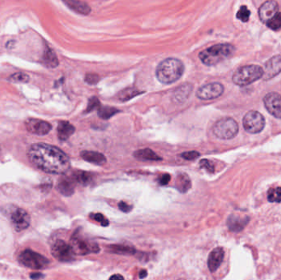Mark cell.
Segmentation results:
<instances>
[{
  "label": "cell",
  "mask_w": 281,
  "mask_h": 280,
  "mask_svg": "<svg viewBox=\"0 0 281 280\" xmlns=\"http://www.w3.org/2000/svg\"><path fill=\"white\" fill-rule=\"evenodd\" d=\"M27 155L33 165L48 174H65L71 167L68 156L58 147L51 145H33Z\"/></svg>",
  "instance_id": "cell-1"
},
{
  "label": "cell",
  "mask_w": 281,
  "mask_h": 280,
  "mask_svg": "<svg viewBox=\"0 0 281 280\" xmlns=\"http://www.w3.org/2000/svg\"><path fill=\"white\" fill-rule=\"evenodd\" d=\"M184 72V65L180 59L169 58L159 64L155 76L163 84H172L179 80Z\"/></svg>",
  "instance_id": "cell-2"
},
{
  "label": "cell",
  "mask_w": 281,
  "mask_h": 280,
  "mask_svg": "<svg viewBox=\"0 0 281 280\" xmlns=\"http://www.w3.org/2000/svg\"><path fill=\"white\" fill-rule=\"evenodd\" d=\"M235 49L231 44H218L199 53V59L206 66H214L233 55Z\"/></svg>",
  "instance_id": "cell-3"
},
{
  "label": "cell",
  "mask_w": 281,
  "mask_h": 280,
  "mask_svg": "<svg viewBox=\"0 0 281 280\" xmlns=\"http://www.w3.org/2000/svg\"><path fill=\"white\" fill-rule=\"evenodd\" d=\"M263 68L258 65H247L239 67L233 76V82L240 86L250 85L263 78Z\"/></svg>",
  "instance_id": "cell-4"
},
{
  "label": "cell",
  "mask_w": 281,
  "mask_h": 280,
  "mask_svg": "<svg viewBox=\"0 0 281 280\" xmlns=\"http://www.w3.org/2000/svg\"><path fill=\"white\" fill-rule=\"evenodd\" d=\"M212 132L217 138L230 140L237 136L238 124L232 117H224L215 123Z\"/></svg>",
  "instance_id": "cell-5"
},
{
  "label": "cell",
  "mask_w": 281,
  "mask_h": 280,
  "mask_svg": "<svg viewBox=\"0 0 281 280\" xmlns=\"http://www.w3.org/2000/svg\"><path fill=\"white\" fill-rule=\"evenodd\" d=\"M18 261L24 266L33 270H43L50 264V262L46 257L29 249H27L20 253Z\"/></svg>",
  "instance_id": "cell-6"
},
{
  "label": "cell",
  "mask_w": 281,
  "mask_h": 280,
  "mask_svg": "<svg viewBox=\"0 0 281 280\" xmlns=\"http://www.w3.org/2000/svg\"><path fill=\"white\" fill-rule=\"evenodd\" d=\"M243 125L247 132L251 134L259 133L265 128V117L261 113L251 110L244 116Z\"/></svg>",
  "instance_id": "cell-7"
},
{
  "label": "cell",
  "mask_w": 281,
  "mask_h": 280,
  "mask_svg": "<svg viewBox=\"0 0 281 280\" xmlns=\"http://www.w3.org/2000/svg\"><path fill=\"white\" fill-rule=\"evenodd\" d=\"M72 251L77 255H86L91 252H98L99 247L97 243H91L79 235L74 234L71 239Z\"/></svg>",
  "instance_id": "cell-8"
},
{
  "label": "cell",
  "mask_w": 281,
  "mask_h": 280,
  "mask_svg": "<svg viewBox=\"0 0 281 280\" xmlns=\"http://www.w3.org/2000/svg\"><path fill=\"white\" fill-rule=\"evenodd\" d=\"M51 253L59 262H71L74 259V252L72 247L65 241L57 240L51 247Z\"/></svg>",
  "instance_id": "cell-9"
},
{
  "label": "cell",
  "mask_w": 281,
  "mask_h": 280,
  "mask_svg": "<svg viewBox=\"0 0 281 280\" xmlns=\"http://www.w3.org/2000/svg\"><path fill=\"white\" fill-rule=\"evenodd\" d=\"M224 92L222 84L218 82L209 83L201 86L197 91V97L203 100L216 99Z\"/></svg>",
  "instance_id": "cell-10"
},
{
  "label": "cell",
  "mask_w": 281,
  "mask_h": 280,
  "mask_svg": "<svg viewBox=\"0 0 281 280\" xmlns=\"http://www.w3.org/2000/svg\"><path fill=\"white\" fill-rule=\"evenodd\" d=\"M11 222L14 230L21 232L27 230L31 224V217L27 211L22 208H17L11 214Z\"/></svg>",
  "instance_id": "cell-11"
},
{
  "label": "cell",
  "mask_w": 281,
  "mask_h": 280,
  "mask_svg": "<svg viewBox=\"0 0 281 280\" xmlns=\"http://www.w3.org/2000/svg\"><path fill=\"white\" fill-rule=\"evenodd\" d=\"M264 105L270 115L281 118V96L276 92L268 93L263 99Z\"/></svg>",
  "instance_id": "cell-12"
},
{
  "label": "cell",
  "mask_w": 281,
  "mask_h": 280,
  "mask_svg": "<svg viewBox=\"0 0 281 280\" xmlns=\"http://www.w3.org/2000/svg\"><path fill=\"white\" fill-rule=\"evenodd\" d=\"M263 68V80L268 81L276 77L281 72V55H276L269 59Z\"/></svg>",
  "instance_id": "cell-13"
},
{
  "label": "cell",
  "mask_w": 281,
  "mask_h": 280,
  "mask_svg": "<svg viewBox=\"0 0 281 280\" xmlns=\"http://www.w3.org/2000/svg\"><path fill=\"white\" fill-rule=\"evenodd\" d=\"M25 124H26L27 131L38 136H45L46 134H48L52 129L50 123H49L46 121L35 119V118H30L26 121Z\"/></svg>",
  "instance_id": "cell-14"
},
{
  "label": "cell",
  "mask_w": 281,
  "mask_h": 280,
  "mask_svg": "<svg viewBox=\"0 0 281 280\" xmlns=\"http://www.w3.org/2000/svg\"><path fill=\"white\" fill-rule=\"evenodd\" d=\"M278 10L279 5L276 1H265L259 8L260 20L266 24V22L278 13Z\"/></svg>",
  "instance_id": "cell-15"
},
{
  "label": "cell",
  "mask_w": 281,
  "mask_h": 280,
  "mask_svg": "<svg viewBox=\"0 0 281 280\" xmlns=\"http://www.w3.org/2000/svg\"><path fill=\"white\" fill-rule=\"evenodd\" d=\"M224 257H225V251L222 247L215 248L210 253L209 257H208V268L211 272H215L219 269L220 264H222Z\"/></svg>",
  "instance_id": "cell-16"
},
{
  "label": "cell",
  "mask_w": 281,
  "mask_h": 280,
  "mask_svg": "<svg viewBox=\"0 0 281 280\" xmlns=\"http://www.w3.org/2000/svg\"><path fill=\"white\" fill-rule=\"evenodd\" d=\"M75 182L76 181L72 178L62 177L57 184V189L61 193L62 195L70 197L74 193Z\"/></svg>",
  "instance_id": "cell-17"
},
{
  "label": "cell",
  "mask_w": 281,
  "mask_h": 280,
  "mask_svg": "<svg viewBox=\"0 0 281 280\" xmlns=\"http://www.w3.org/2000/svg\"><path fill=\"white\" fill-rule=\"evenodd\" d=\"M248 217L236 216L232 214L231 217H229L227 221L229 230L232 232H240L244 230L247 224H248Z\"/></svg>",
  "instance_id": "cell-18"
},
{
  "label": "cell",
  "mask_w": 281,
  "mask_h": 280,
  "mask_svg": "<svg viewBox=\"0 0 281 280\" xmlns=\"http://www.w3.org/2000/svg\"><path fill=\"white\" fill-rule=\"evenodd\" d=\"M66 5L76 13L83 15H89L91 13V8L87 3L80 0H63Z\"/></svg>",
  "instance_id": "cell-19"
},
{
  "label": "cell",
  "mask_w": 281,
  "mask_h": 280,
  "mask_svg": "<svg viewBox=\"0 0 281 280\" xmlns=\"http://www.w3.org/2000/svg\"><path fill=\"white\" fill-rule=\"evenodd\" d=\"M81 156L83 160H86L89 163L95 164L97 165H102L106 163V158L101 153L97 151H83L81 152Z\"/></svg>",
  "instance_id": "cell-20"
},
{
  "label": "cell",
  "mask_w": 281,
  "mask_h": 280,
  "mask_svg": "<svg viewBox=\"0 0 281 280\" xmlns=\"http://www.w3.org/2000/svg\"><path fill=\"white\" fill-rule=\"evenodd\" d=\"M58 136L61 141H66L72 136V134L75 132V128L67 121H61L59 122L58 128Z\"/></svg>",
  "instance_id": "cell-21"
},
{
  "label": "cell",
  "mask_w": 281,
  "mask_h": 280,
  "mask_svg": "<svg viewBox=\"0 0 281 280\" xmlns=\"http://www.w3.org/2000/svg\"><path fill=\"white\" fill-rule=\"evenodd\" d=\"M134 157L137 158V160L142 161H159L162 160L157 154H155L152 149H138L133 153Z\"/></svg>",
  "instance_id": "cell-22"
},
{
  "label": "cell",
  "mask_w": 281,
  "mask_h": 280,
  "mask_svg": "<svg viewBox=\"0 0 281 280\" xmlns=\"http://www.w3.org/2000/svg\"><path fill=\"white\" fill-rule=\"evenodd\" d=\"M192 91H193V85L188 83L183 84L174 91V99L179 103L184 102L188 98V96H190Z\"/></svg>",
  "instance_id": "cell-23"
},
{
  "label": "cell",
  "mask_w": 281,
  "mask_h": 280,
  "mask_svg": "<svg viewBox=\"0 0 281 280\" xmlns=\"http://www.w3.org/2000/svg\"><path fill=\"white\" fill-rule=\"evenodd\" d=\"M175 187L178 191L182 193H186L188 192L192 187V181L190 178L186 174H180L177 176L175 181Z\"/></svg>",
  "instance_id": "cell-24"
},
{
  "label": "cell",
  "mask_w": 281,
  "mask_h": 280,
  "mask_svg": "<svg viewBox=\"0 0 281 280\" xmlns=\"http://www.w3.org/2000/svg\"><path fill=\"white\" fill-rule=\"evenodd\" d=\"M42 61L46 67H51V68L56 67L59 64V59L57 58L56 54L54 51L50 48L46 49L44 52Z\"/></svg>",
  "instance_id": "cell-25"
},
{
  "label": "cell",
  "mask_w": 281,
  "mask_h": 280,
  "mask_svg": "<svg viewBox=\"0 0 281 280\" xmlns=\"http://www.w3.org/2000/svg\"><path fill=\"white\" fill-rule=\"evenodd\" d=\"M76 182H78L83 186H87L92 181V175L85 171H75L72 176Z\"/></svg>",
  "instance_id": "cell-26"
},
{
  "label": "cell",
  "mask_w": 281,
  "mask_h": 280,
  "mask_svg": "<svg viewBox=\"0 0 281 280\" xmlns=\"http://www.w3.org/2000/svg\"><path fill=\"white\" fill-rule=\"evenodd\" d=\"M140 94H142L141 91H138L137 88L130 87V88L124 89L123 91H121L120 93L118 94V99L122 101H128Z\"/></svg>",
  "instance_id": "cell-27"
},
{
  "label": "cell",
  "mask_w": 281,
  "mask_h": 280,
  "mask_svg": "<svg viewBox=\"0 0 281 280\" xmlns=\"http://www.w3.org/2000/svg\"><path fill=\"white\" fill-rule=\"evenodd\" d=\"M119 110H117L116 108H113L110 106L99 107L98 109V115L102 119H109L112 117L114 115L118 114Z\"/></svg>",
  "instance_id": "cell-28"
},
{
  "label": "cell",
  "mask_w": 281,
  "mask_h": 280,
  "mask_svg": "<svg viewBox=\"0 0 281 280\" xmlns=\"http://www.w3.org/2000/svg\"><path fill=\"white\" fill-rule=\"evenodd\" d=\"M110 250L111 252L120 255H132L136 252V250L133 247L124 245L110 246Z\"/></svg>",
  "instance_id": "cell-29"
},
{
  "label": "cell",
  "mask_w": 281,
  "mask_h": 280,
  "mask_svg": "<svg viewBox=\"0 0 281 280\" xmlns=\"http://www.w3.org/2000/svg\"><path fill=\"white\" fill-rule=\"evenodd\" d=\"M267 27L273 31L281 29V13H277L272 18L266 22Z\"/></svg>",
  "instance_id": "cell-30"
},
{
  "label": "cell",
  "mask_w": 281,
  "mask_h": 280,
  "mask_svg": "<svg viewBox=\"0 0 281 280\" xmlns=\"http://www.w3.org/2000/svg\"><path fill=\"white\" fill-rule=\"evenodd\" d=\"M268 200L270 202H281V187L271 188L268 192Z\"/></svg>",
  "instance_id": "cell-31"
},
{
  "label": "cell",
  "mask_w": 281,
  "mask_h": 280,
  "mask_svg": "<svg viewBox=\"0 0 281 280\" xmlns=\"http://www.w3.org/2000/svg\"><path fill=\"white\" fill-rule=\"evenodd\" d=\"M10 81L17 83H27L30 81V77L24 72H17L12 76Z\"/></svg>",
  "instance_id": "cell-32"
},
{
  "label": "cell",
  "mask_w": 281,
  "mask_h": 280,
  "mask_svg": "<svg viewBox=\"0 0 281 280\" xmlns=\"http://www.w3.org/2000/svg\"><path fill=\"white\" fill-rule=\"evenodd\" d=\"M249 17H250V11L248 10V8H247V6H242L237 14V18L244 22H247L248 21Z\"/></svg>",
  "instance_id": "cell-33"
},
{
  "label": "cell",
  "mask_w": 281,
  "mask_h": 280,
  "mask_svg": "<svg viewBox=\"0 0 281 280\" xmlns=\"http://www.w3.org/2000/svg\"><path fill=\"white\" fill-rule=\"evenodd\" d=\"M99 107H100V104H99V99H97V97H92V98L89 99L88 105H87V108H86V112H91L94 110L99 109Z\"/></svg>",
  "instance_id": "cell-34"
},
{
  "label": "cell",
  "mask_w": 281,
  "mask_h": 280,
  "mask_svg": "<svg viewBox=\"0 0 281 280\" xmlns=\"http://www.w3.org/2000/svg\"><path fill=\"white\" fill-rule=\"evenodd\" d=\"M90 216H91V219H95L96 221L99 222V224H101L102 226H104V227H106V226H108L109 224H110L109 220H108L102 214H91Z\"/></svg>",
  "instance_id": "cell-35"
},
{
  "label": "cell",
  "mask_w": 281,
  "mask_h": 280,
  "mask_svg": "<svg viewBox=\"0 0 281 280\" xmlns=\"http://www.w3.org/2000/svg\"><path fill=\"white\" fill-rule=\"evenodd\" d=\"M200 167L202 168H205L206 171H208L209 173H213L215 171V166L212 163V161L208 160H201L199 164Z\"/></svg>",
  "instance_id": "cell-36"
},
{
  "label": "cell",
  "mask_w": 281,
  "mask_h": 280,
  "mask_svg": "<svg viewBox=\"0 0 281 280\" xmlns=\"http://www.w3.org/2000/svg\"><path fill=\"white\" fill-rule=\"evenodd\" d=\"M99 77L97 74H87L85 78V82L90 85H95L99 82Z\"/></svg>",
  "instance_id": "cell-37"
},
{
  "label": "cell",
  "mask_w": 281,
  "mask_h": 280,
  "mask_svg": "<svg viewBox=\"0 0 281 280\" xmlns=\"http://www.w3.org/2000/svg\"><path fill=\"white\" fill-rule=\"evenodd\" d=\"M184 160H194L200 156V154L197 151H188V152L182 153L181 155Z\"/></svg>",
  "instance_id": "cell-38"
},
{
  "label": "cell",
  "mask_w": 281,
  "mask_h": 280,
  "mask_svg": "<svg viewBox=\"0 0 281 280\" xmlns=\"http://www.w3.org/2000/svg\"><path fill=\"white\" fill-rule=\"evenodd\" d=\"M118 208L124 213H128V212H130L132 211V206L129 205L128 203L124 202V201H121V202L118 203Z\"/></svg>",
  "instance_id": "cell-39"
},
{
  "label": "cell",
  "mask_w": 281,
  "mask_h": 280,
  "mask_svg": "<svg viewBox=\"0 0 281 280\" xmlns=\"http://www.w3.org/2000/svg\"><path fill=\"white\" fill-rule=\"evenodd\" d=\"M170 175L169 174H163L162 176L160 178V183L161 185H166L169 183L170 181Z\"/></svg>",
  "instance_id": "cell-40"
},
{
  "label": "cell",
  "mask_w": 281,
  "mask_h": 280,
  "mask_svg": "<svg viewBox=\"0 0 281 280\" xmlns=\"http://www.w3.org/2000/svg\"><path fill=\"white\" fill-rule=\"evenodd\" d=\"M148 276V272H147V270H142L140 271L139 273V278L140 279H144V278L147 277Z\"/></svg>",
  "instance_id": "cell-41"
},
{
  "label": "cell",
  "mask_w": 281,
  "mask_h": 280,
  "mask_svg": "<svg viewBox=\"0 0 281 280\" xmlns=\"http://www.w3.org/2000/svg\"><path fill=\"white\" fill-rule=\"evenodd\" d=\"M43 275H41V274H33V275H31V278L32 279H40V278H43Z\"/></svg>",
  "instance_id": "cell-42"
},
{
  "label": "cell",
  "mask_w": 281,
  "mask_h": 280,
  "mask_svg": "<svg viewBox=\"0 0 281 280\" xmlns=\"http://www.w3.org/2000/svg\"><path fill=\"white\" fill-rule=\"evenodd\" d=\"M110 280H123V276H121V275H113L112 277H110Z\"/></svg>",
  "instance_id": "cell-43"
}]
</instances>
